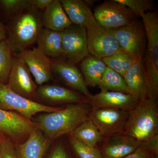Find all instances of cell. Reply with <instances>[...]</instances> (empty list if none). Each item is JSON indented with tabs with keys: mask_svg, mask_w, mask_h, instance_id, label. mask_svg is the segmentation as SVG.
I'll use <instances>...</instances> for the list:
<instances>
[{
	"mask_svg": "<svg viewBox=\"0 0 158 158\" xmlns=\"http://www.w3.org/2000/svg\"><path fill=\"white\" fill-rule=\"evenodd\" d=\"M92 110V106L88 102L70 104L56 112L40 114L34 122L44 135L52 141L70 134L89 119Z\"/></svg>",
	"mask_w": 158,
	"mask_h": 158,
	"instance_id": "6da1fadb",
	"label": "cell"
},
{
	"mask_svg": "<svg viewBox=\"0 0 158 158\" xmlns=\"http://www.w3.org/2000/svg\"><path fill=\"white\" fill-rule=\"evenodd\" d=\"M123 134L158 155L157 100L145 99L129 112Z\"/></svg>",
	"mask_w": 158,
	"mask_h": 158,
	"instance_id": "7a4b0ae2",
	"label": "cell"
},
{
	"mask_svg": "<svg viewBox=\"0 0 158 158\" xmlns=\"http://www.w3.org/2000/svg\"><path fill=\"white\" fill-rule=\"evenodd\" d=\"M42 26V14L34 8L12 16L6 38L12 52L19 55L36 42Z\"/></svg>",
	"mask_w": 158,
	"mask_h": 158,
	"instance_id": "3957f363",
	"label": "cell"
},
{
	"mask_svg": "<svg viewBox=\"0 0 158 158\" xmlns=\"http://www.w3.org/2000/svg\"><path fill=\"white\" fill-rule=\"evenodd\" d=\"M147 37L143 56L146 74V98L157 100L158 97V15L156 11L142 15Z\"/></svg>",
	"mask_w": 158,
	"mask_h": 158,
	"instance_id": "277c9868",
	"label": "cell"
},
{
	"mask_svg": "<svg viewBox=\"0 0 158 158\" xmlns=\"http://www.w3.org/2000/svg\"><path fill=\"white\" fill-rule=\"evenodd\" d=\"M62 107H55L39 103L15 93L7 84L0 83V110L15 112L32 120L37 113H52Z\"/></svg>",
	"mask_w": 158,
	"mask_h": 158,
	"instance_id": "5b68a950",
	"label": "cell"
},
{
	"mask_svg": "<svg viewBox=\"0 0 158 158\" xmlns=\"http://www.w3.org/2000/svg\"><path fill=\"white\" fill-rule=\"evenodd\" d=\"M89 54L103 59L121 49L111 30L99 24L94 15L86 26Z\"/></svg>",
	"mask_w": 158,
	"mask_h": 158,
	"instance_id": "8992f818",
	"label": "cell"
},
{
	"mask_svg": "<svg viewBox=\"0 0 158 158\" xmlns=\"http://www.w3.org/2000/svg\"><path fill=\"white\" fill-rule=\"evenodd\" d=\"M93 15L99 24L110 30L119 28L138 20L132 11L116 0H107L97 6Z\"/></svg>",
	"mask_w": 158,
	"mask_h": 158,
	"instance_id": "52a82bcc",
	"label": "cell"
},
{
	"mask_svg": "<svg viewBox=\"0 0 158 158\" xmlns=\"http://www.w3.org/2000/svg\"><path fill=\"white\" fill-rule=\"evenodd\" d=\"M37 129L33 120L15 112L0 110V139L8 138L17 145L24 142Z\"/></svg>",
	"mask_w": 158,
	"mask_h": 158,
	"instance_id": "ba28073f",
	"label": "cell"
},
{
	"mask_svg": "<svg viewBox=\"0 0 158 158\" xmlns=\"http://www.w3.org/2000/svg\"><path fill=\"white\" fill-rule=\"evenodd\" d=\"M129 112L108 108H92L89 118L103 138L123 134Z\"/></svg>",
	"mask_w": 158,
	"mask_h": 158,
	"instance_id": "9c48e42d",
	"label": "cell"
},
{
	"mask_svg": "<svg viewBox=\"0 0 158 158\" xmlns=\"http://www.w3.org/2000/svg\"><path fill=\"white\" fill-rule=\"evenodd\" d=\"M111 31L123 50L135 58L144 56L147 37L142 21Z\"/></svg>",
	"mask_w": 158,
	"mask_h": 158,
	"instance_id": "30bf717a",
	"label": "cell"
},
{
	"mask_svg": "<svg viewBox=\"0 0 158 158\" xmlns=\"http://www.w3.org/2000/svg\"><path fill=\"white\" fill-rule=\"evenodd\" d=\"M61 33L64 59L76 65L90 54L86 28L72 24Z\"/></svg>",
	"mask_w": 158,
	"mask_h": 158,
	"instance_id": "8fae6325",
	"label": "cell"
},
{
	"mask_svg": "<svg viewBox=\"0 0 158 158\" xmlns=\"http://www.w3.org/2000/svg\"><path fill=\"white\" fill-rule=\"evenodd\" d=\"M7 85L15 93L33 100L36 98V83L24 61L19 56L13 58V63Z\"/></svg>",
	"mask_w": 158,
	"mask_h": 158,
	"instance_id": "7c38bea8",
	"label": "cell"
},
{
	"mask_svg": "<svg viewBox=\"0 0 158 158\" xmlns=\"http://www.w3.org/2000/svg\"><path fill=\"white\" fill-rule=\"evenodd\" d=\"M76 65L64 58L51 61V70L68 88L83 94L88 98L91 95Z\"/></svg>",
	"mask_w": 158,
	"mask_h": 158,
	"instance_id": "4fadbf2b",
	"label": "cell"
},
{
	"mask_svg": "<svg viewBox=\"0 0 158 158\" xmlns=\"http://www.w3.org/2000/svg\"><path fill=\"white\" fill-rule=\"evenodd\" d=\"M18 56L27 64L37 85L41 86L52 79L51 60L39 49H26Z\"/></svg>",
	"mask_w": 158,
	"mask_h": 158,
	"instance_id": "5bb4252c",
	"label": "cell"
},
{
	"mask_svg": "<svg viewBox=\"0 0 158 158\" xmlns=\"http://www.w3.org/2000/svg\"><path fill=\"white\" fill-rule=\"evenodd\" d=\"M88 102L94 108H108L130 112L140 102L130 94L101 90L98 94H91Z\"/></svg>",
	"mask_w": 158,
	"mask_h": 158,
	"instance_id": "9a60e30c",
	"label": "cell"
},
{
	"mask_svg": "<svg viewBox=\"0 0 158 158\" xmlns=\"http://www.w3.org/2000/svg\"><path fill=\"white\" fill-rule=\"evenodd\" d=\"M36 97L46 102L68 105L88 102V98L77 91L58 85H42L37 88Z\"/></svg>",
	"mask_w": 158,
	"mask_h": 158,
	"instance_id": "2e32d148",
	"label": "cell"
},
{
	"mask_svg": "<svg viewBox=\"0 0 158 158\" xmlns=\"http://www.w3.org/2000/svg\"><path fill=\"white\" fill-rule=\"evenodd\" d=\"M98 148L102 158H123L132 153L140 144L134 138L123 134L103 138Z\"/></svg>",
	"mask_w": 158,
	"mask_h": 158,
	"instance_id": "e0dca14e",
	"label": "cell"
},
{
	"mask_svg": "<svg viewBox=\"0 0 158 158\" xmlns=\"http://www.w3.org/2000/svg\"><path fill=\"white\" fill-rule=\"evenodd\" d=\"M129 94L139 102L146 99V80L143 57H138L123 76Z\"/></svg>",
	"mask_w": 158,
	"mask_h": 158,
	"instance_id": "ac0fdd59",
	"label": "cell"
},
{
	"mask_svg": "<svg viewBox=\"0 0 158 158\" xmlns=\"http://www.w3.org/2000/svg\"><path fill=\"white\" fill-rule=\"evenodd\" d=\"M42 25L45 28L62 32L73 24L62 8L59 0H52L42 15Z\"/></svg>",
	"mask_w": 158,
	"mask_h": 158,
	"instance_id": "d6986e66",
	"label": "cell"
},
{
	"mask_svg": "<svg viewBox=\"0 0 158 158\" xmlns=\"http://www.w3.org/2000/svg\"><path fill=\"white\" fill-rule=\"evenodd\" d=\"M51 141L37 129L24 142L16 145L21 158H43Z\"/></svg>",
	"mask_w": 158,
	"mask_h": 158,
	"instance_id": "ffe728a7",
	"label": "cell"
},
{
	"mask_svg": "<svg viewBox=\"0 0 158 158\" xmlns=\"http://www.w3.org/2000/svg\"><path fill=\"white\" fill-rule=\"evenodd\" d=\"M36 41L37 48L48 58H64L61 32L42 29Z\"/></svg>",
	"mask_w": 158,
	"mask_h": 158,
	"instance_id": "44dd1931",
	"label": "cell"
},
{
	"mask_svg": "<svg viewBox=\"0 0 158 158\" xmlns=\"http://www.w3.org/2000/svg\"><path fill=\"white\" fill-rule=\"evenodd\" d=\"M107 65L102 59L89 54L81 62V71L87 86H98Z\"/></svg>",
	"mask_w": 158,
	"mask_h": 158,
	"instance_id": "7402d4cb",
	"label": "cell"
},
{
	"mask_svg": "<svg viewBox=\"0 0 158 158\" xmlns=\"http://www.w3.org/2000/svg\"><path fill=\"white\" fill-rule=\"evenodd\" d=\"M64 11L73 24L86 28L93 12L82 0H60Z\"/></svg>",
	"mask_w": 158,
	"mask_h": 158,
	"instance_id": "603a6c76",
	"label": "cell"
},
{
	"mask_svg": "<svg viewBox=\"0 0 158 158\" xmlns=\"http://www.w3.org/2000/svg\"><path fill=\"white\" fill-rule=\"evenodd\" d=\"M70 138L91 147H98L103 139L94 123L88 119L70 134Z\"/></svg>",
	"mask_w": 158,
	"mask_h": 158,
	"instance_id": "cb8c5ba5",
	"label": "cell"
},
{
	"mask_svg": "<svg viewBox=\"0 0 158 158\" xmlns=\"http://www.w3.org/2000/svg\"><path fill=\"white\" fill-rule=\"evenodd\" d=\"M101 90L129 94L123 77L106 66L98 85Z\"/></svg>",
	"mask_w": 158,
	"mask_h": 158,
	"instance_id": "d4e9b609",
	"label": "cell"
},
{
	"mask_svg": "<svg viewBox=\"0 0 158 158\" xmlns=\"http://www.w3.org/2000/svg\"><path fill=\"white\" fill-rule=\"evenodd\" d=\"M137 58L121 49L102 59L107 66L123 77L135 62Z\"/></svg>",
	"mask_w": 158,
	"mask_h": 158,
	"instance_id": "484cf974",
	"label": "cell"
},
{
	"mask_svg": "<svg viewBox=\"0 0 158 158\" xmlns=\"http://www.w3.org/2000/svg\"><path fill=\"white\" fill-rule=\"evenodd\" d=\"M12 52L5 40L0 42V83L7 84L13 63Z\"/></svg>",
	"mask_w": 158,
	"mask_h": 158,
	"instance_id": "4316f807",
	"label": "cell"
},
{
	"mask_svg": "<svg viewBox=\"0 0 158 158\" xmlns=\"http://www.w3.org/2000/svg\"><path fill=\"white\" fill-rule=\"evenodd\" d=\"M130 9L137 18L153 11L154 2L152 0H116Z\"/></svg>",
	"mask_w": 158,
	"mask_h": 158,
	"instance_id": "83f0119b",
	"label": "cell"
},
{
	"mask_svg": "<svg viewBox=\"0 0 158 158\" xmlns=\"http://www.w3.org/2000/svg\"><path fill=\"white\" fill-rule=\"evenodd\" d=\"M0 7L12 16L33 8L32 0H0Z\"/></svg>",
	"mask_w": 158,
	"mask_h": 158,
	"instance_id": "f1b7e54d",
	"label": "cell"
},
{
	"mask_svg": "<svg viewBox=\"0 0 158 158\" xmlns=\"http://www.w3.org/2000/svg\"><path fill=\"white\" fill-rule=\"evenodd\" d=\"M70 143L79 158H102L98 147H91L70 137Z\"/></svg>",
	"mask_w": 158,
	"mask_h": 158,
	"instance_id": "f546056e",
	"label": "cell"
},
{
	"mask_svg": "<svg viewBox=\"0 0 158 158\" xmlns=\"http://www.w3.org/2000/svg\"><path fill=\"white\" fill-rule=\"evenodd\" d=\"M0 158H21L16 144L8 138L0 139Z\"/></svg>",
	"mask_w": 158,
	"mask_h": 158,
	"instance_id": "4dcf8cb0",
	"label": "cell"
},
{
	"mask_svg": "<svg viewBox=\"0 0 158 158\" xmlns=\"http://www.w3.org/2000/svg\"><path fill=\"white\" fill-rule=\"evenodd\" d=\"M154 155L147 146L140 145L134 152L123 158H152Z\"/></svg>",
	"mask_w": 158,
	"mask_h": 158,
	"instance_id": "1f68e13d",
	"label": "cell"
},
{
	"mask_svg": "<svg viewBox=\"0 0 158 158\" xmlns=\"http://www.w3.org/2000/svg\"><path fill=\"white\" fill-rule=\"evenodd\" d=\"M48 158H69V157L65 146L59 143L54 148Z\"/></svg>",
	"mask_w": 158,
	"mask_h": 158,
	"instance_id": "d6a6232c",
	"label": "cell"
},
{
	"mask_svg": "<svg viewBox=\"0 0 158 158\" xmlns=\"http://www.w3.org/2000/svg\"><path fill=\"white\" fill-rule=\"evenodd\" d=\"M52 0H32V7L37 10L44 11Z\"/></svg>",
	"mask_w": 158,
	"mask_h": 158,
	"instance_id": "836d02e7",
	"label": "cell"
},
{
	"mask_svg": "<svg viewBox=\"0 0 158 158\" xmlns=\"http://www.w3.org/2000/svg\"><path fill=\"white\" fill-rule=\"evenodd\" d=\"M7 38V31L2 23L0 21V42L6 40Z\"/></svg>",
	"mask_w": 158,
	"mask_h": 158,
	"instance_id": "e575fe53",
	"label": "cell"
},
{
	"mask_svg": "<svg viewBox=\"0 0 158 158\" xmlns=\"http://www.w3.org/2000/svg\"><path fill=\"white\" fill-rule=\"evenodd\" d=\"M152 158H158V155H154Z\"/></svg>",
	"mask_w": 158,
	"mask_h": 158,
	"instance_id": "d590c367",
	"label": "cell"
}]
</instances>
